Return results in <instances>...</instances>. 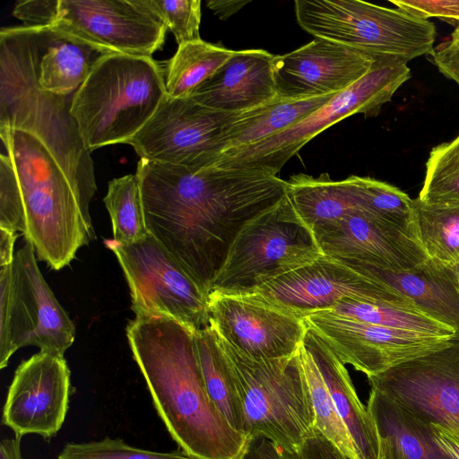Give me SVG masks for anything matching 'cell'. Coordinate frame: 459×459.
<instances>
[{"instance_id": "6da1fadb", "label": "cell", "mask_w": 459, "mask_h": 459, "mask_svg": "<svg viewBox=\"0 0 459 459\" xmlns=\"http://www.w3.org/2000/svg\"><path fill=\"white\" fill-rule=\"evenodd\" d=\"M135 175L149 234L207 294L244 225L287 195V181L251 169L140 159Z\"/></svg>"}, {"instance_id": "7a4b0ae2", "label": "cell", "mask_w": 459, "mask_h": 459, "mask_svg": "<svg viewBox=\"0 0 459 459\" xmlns=\"http://www.w3.org/2000/svg\"><path fill=\"white\" fill-rule=\"evenodd\" d=\"M126 336L157 413L179 448L200 459H238L247 437L212 402L195 333L170 318L135 317Z\"/></svg>"}, {"instance_id": "3957f363", "label": "cell", "mask_w": 459, "mask_h": 459, "mask_svg": "<svg viewBox=\"0 0 459 459\" xmlns=\"http://www.w3.org/2000/svg\"><path fill=\"white\" fill-rule=\"evenodd\" d=\"M18 186L15 232L30 242L38 260L58 271L95 238L90 213L47 146L22 130L0 129Z\"/></svg>"}, {"instance_id": "277c9868", "label": "cell", "mask_w": 459, "mask_h": 459, "mask_svg": "<svg viewBox=\"0 0 459 459\" xmlns=\"http://www.w3.org/2000/svg\"><path fill=\"white\" fill-rule=\"evenodd\" d=\"M160 66L152 56L106 54L76 91L71 108L85 148L126 143L167 96Z\"/></svg>"}, {"instance_id": "5b68a950", "label": "cell", "mask_w": 459, "mask_h": 459, "mask_svg": "<svg viewBox=\"0 0 459 459\" xmlns=\"http://www.w3.org/2000/svg\"><path fill=\"white\" fill-rule=\"evenodd\" d=\"M217 339L236 380L248 436L260 434L281 449L298 451L316 423L299 350L287 358L254 359Z\"/></svg>"}, {"instance_id": "8992f818", "label": "cell", "mask_w": 459, "mask_h": 459, "mask_svg": "<svg viewBox=\"0 0 459 459\" xmlns=\"http://www.w3.org/2000/svg\"><path fill=\"white\" fill-rule=\"evenodd\" d=\"M294 10L298 24L315 38L374 58L408 63L434 48V23L399 7L360 0H296Z\"/></svg>"}, {"instance_id": "52a82bcc", "label": "cell", "mask_w": 459, "mask_h": 459, "mask_svg": "<svg viewBox=\"0 0 459 459\" xmlns=\"http://www.w3.org/2000/svg\"><path fill=\"white\" fill-rule=\"evenodd\" d=\"M323 255L313 230L286 195L240 230L210 292L249 294Z\"/></svg>"}, {"instance_id": "ba28073f", "label": "cell", "mask_w": 459, "mask_h": 459, "mask_svg": "<svg viewBox=\"0 0 459 459\" xmlns=\"http://www.w3.org/2000/svg\"><path fill=\"white\" fill-rule=\"evenodd\" d=\"M411 78L407 63L375 58L370 70L347 90L290 127L261 142L221 155L212 167L251 169L278 176L307 142L343 118L377 115L384 104Z\"/></svg>"}, {"instance_id": "9c48e42d", "label": "cell", "mask_w": 459, "mask_h": 459, "mask_svg": "<svg viewBox=\"0 0 459 459\" xmlns=\"http://www.w3.org/2000/svg\"><path fill=\"white\" fill-rule=\"evenodd\" d=\"M26 241L10 264L0 266V368L26 346L65 354L75 327L43 277Z\"/></svg>"}, {"instance_id": "30bf717a", "label": "cell", "mask_w": 459, "mask_h": 459, "mask_svg": "<svg viewBox=\"0 0 459 459\" xmlns=\"http://www.w3.org/2000/svg\"><path fill=\"white\" fill-rule=\"evenodd\" d=\"M30 27L49 26L110 52L152 56L167 26L146 0H30L23 9Z\"/></svg>"}, {"instance_id": "8fae6325", "label": "cell", "mask_w": 459, "mask_h": 459, "mask_svg": "<svg viewBox=\"0 0 459 459\" xmlns=\"http://www.w3.org/2000/svg\"><path fill=\"white\" fill-rule=\"evenodd\" d=\"M105 245L124 272L135 317L170 318L194 333L210 326L209 294L150 234L130 245Z\"/></svg>"}, {"instance_id": "7c38bea8", "label": "cell", "mask_w": 459, "mask_h": 459, "mask_svg": "<svg viewBox=\"0 0 459 459\" xmlns=\"http://www.w3.org/2000/svg\"><path fill=\"white\" fill-rule=\"evenodd\" d=\"M368 379L371 390L423 428L437 423L459 439V333L441 348Z\"/></svg>"}, {"instance_id": "4fadbf2b", "label": "cell", "mask_w": 459, "mask_h": 459, "mask_svg": "<svg viewBox=\"0 0 459 459\" xmlns=\"http://www.w3.org/2000/svg\"><path fill=\"white\" fill-rule=\"evenodd\" d=\"M245 295L302 319L331 310L344 299L389 303L418 310L411 299L383 281L325 255Z\"/></svg>"}, {"instance_id": "5bb4252c", "label": "cell", "mask_w": 459, "mask_h": 459, "mask_svg": "<svg viewBox=\"0 0 459 459\" xmlns=\"http://www.w3.org/2000/svg\"><path fill=\"white\" fill-rule=\"evenodd\" d=\"M233 114L168 94L126 143L140 159L201 170L218 160L223 128Z\"/></svg>"}, {"instance_id": "9a60e30c", "label": "cell", "mask_w": 459, "mask_h": 459, "mask_svg": "<svg viewBox=\"0 0 459 459\" xmlns=\"http://www.w3.org/2000/svg\"><path fill=\"white\" fill-rule=\"evenodd\" d=\"M304 322L344 365L367 377L436 351L450 338L372 325L330 311L309 315Z\"/></svg>"}, {"instance_id": "2e32d148", "label": "cell", "mask_w": 459, "mask_h": 459, "mask_svg": "<svg viewBox=\"0 0 459 459\" xmlns=\"http://www.w3.org/2000/svg\"><path fill=\"white\" fill-rule=\"evenodd\" d=\"M70 394L71 372L64 354L39 351L16 368L2 422L17 438L37 434L50 439L65 420Z\"/></svg>"}, {"instance_id": "e0dca14e", "label": "cell", "mask_w": 459, "mask_h": 459, "mask_svg": "<svg viewBox=\"0 0 459 459\" xmlns=\"http://www.w3.org/2000/svg\"><path fill=\"white\" fill-rule=\"evenodd\" d=\"M209 316L220 337L254 359L294 355L307 329L304 319L250 295L210 292Z\"/></svg>"}, {"instance_id": "ac0fdd59", "label": "cell", "mask_w": 459, "mask_h": 459, "mask_svg": "<svg viewBox=\"0 0 459 459\" xmlns=\"http://www.w3.org/2000/svg\"><path fill=\"white\" fill-rule=\"evenodd\" d=\"M375 58L349 47L315 38L300 48L274 56L277 98L302 100L342 92L371 68Z\"/></svg>"}, {"instance_id": "d6986e66", "label": "cell", "mask_w": 459, "mask_h": 459, "mask_svg": "<svg viewBox=\"0 0 459 459\" xmlns=\"http://www.w3.org/2000/svg\"><path fill=\"white\" fill-rule=\"evenodd\" d=\"M324 255L391 272L412 270L428 258L414 230L355 212L316 236Z\"/></svg>"}, {"instance_id": "ffe728a7", "label": "cell", "mask_w": 459, "mask_h": 459, "mask_svg": "<svg viewBox=\"0 0 459 459\" xmlns=\"http://www.w3.org/2000/svg\"><path fill=\"white\" fill-rule=\"evenodd\" d=\"M263 49L234 50L233 55L189 97L212 109L241 113L277 98L273 60Z\"/></svg>"}, {"instance_id": "44dd1931", "label": "cell", "mask_w": 459, "mask_h": 459, "mask_svg": "<svg viewBox=\"0 0 459 459\" xmlns=\"http://www.w3.org/2000/svg\"><path fill=\"white\" fill-rule=\"evenodd\" d=\"M344 264L383 281L411 299L420 312L459 333V275L453 264L429 257L420 266L404 272L359 263Z\"/></svg>"}, {"instance_id": "7402d4cb", "label": "cell", "mask_w": 459, "mask_h": 459, "mask_svg": "<svg viewBox=\"0 0 459 459\" xmlns=\"http://www.w3.org/2000/svg\"><path fill=\"white\" fill-rule=\"evenodd\" d=\"M303 345L311 354L328 388L335 410L347 429L359 459H377L375 421L359 400L345 365L326 342L307 327Z\"/></svg>"}, {"instance_id": "603a6c76", "label": "cell", "mask_w": 459, "mask_h": 459, "mask_svg": "<svg viewBox=\"0 0 459 459\" xmlns=\"http://www.w3.org/2000/svg\"><path fill=\"white\" fill-rule=\"evenodd\" d=\"M334 95L302 100L275 98L250 110L233 114L223 128L220 157L227 152L257 143L290 127L320 108Z\"/></svg>"}, {"instance_id": "cb8c5ba5", "label": "cell", "mask_w": 459, "mask_h": 459, "mask_svg": "<svg viewBox=\"0 0 459 459\" xmlns=\"http://www.w3.org/2000/svg\"><path fill=\"white\" fill-rule=\"evenodd\" d=\"M287 195L315 236L359 211L346 179L334 181L326 173L291 176Z\"/></svg>"}, {"instance_id": "d4e9b609", "label": "cell", "mask_w": 459, "mask_h": 459, "mask_svg": "<svg viewBox=\"0 0 459 459\" xmlns=\"http://www.w3.org/2000/svg\"><path fill=\"white\" fill-rule=\"evenodd\" d=\"M195 340L202 375L212 402L231 428L247 437V425L236 380L214 329L210 325L196 331Z\"/></svg>"}, {"instance_id": "484cf974", "label": "cell", "mask_w": 459, "mask_h": 459, "mask_svg": "<svg viewBox=\"0 0 459 459\" xmlns=\"http://www.w3.org/2000/svg\"><path fill=\"white\" fill-rule=\"evenodd\" d=\"M233 53L234 50L203 39L178 46L167 64L165 84L168 95L175 99L189 98Z\"/></svg>"}, {"instance_id": "4316f807", "label": "cell", "mask_w": 459, "mask_h": 459, "mask_svg": "<svg viewBox=\"0 0 459 459\" xmlns=\"http://www.w3.org/2000/svg\"><path fill=\"white\" fill-rule=\"evenodd\" d=\"M367 407L377 431L391 440L404 459H446L427 429L373 390Z\"/></svg>"}, {"instance_id": "83f0119b", "label": "cell", "mask_w": 459, "mask_h": 459, "mask_svg": "<svg viewBox=\"0 0 459 459\" xmlns=\"http://www.w3.org/2000/svg\"><path fill=\"white\" fill-rule=\"evenodd\" d=\"M413 230L430 258L447 264L459 259V204L413 200Z\"/></svg>"}, {"instance_id": "f1b7e54d", "label": "cell", "mask_w": 459, "mask_h": 459, "mask_svg": "<svg viewBox=\"0 0 459 459\" xmlns=\"http://www.w3.org/2000/svg\"><path fill=\"white\" fill-rule=\"evenodd\" d=\"M328 311L372 325L423 334L451 337L455 333L418 310L389 303L344 299Z\"/></svg>"}, {"instance_id": "f546056e", "label": "cell", "mask_w": 459, "mask_h": 459, "mask_svg": "<svg viewBox=\"0 0 459 459\" xmlns=\"http://www.w3.org/2000/svg\"><path fill=\"white\" fill-rule=\"evenodd\" d=\"M103 201L111 219L113 241L120 245H130L149 235L140 185L135 174L109 181Z\"/></svg>"}, {"instance_id": "4dcf8cb0", "label": "cell", "mask_w": 459, "mask_h": 459, "mask_svg": "<svg viewBox=\"0 0 459 459\" xmlns=\"http://www.w3.org/2000/svg\"><path fill=\"white\" fill-rule=\"evenodd\" d=\"M345 179L359 212L413 230V200L404 192L368 177L351 176Z\"/></svg>"}, {"instance_id": "1f68e13d", "label": "cell", "mask_w": 459, "mask_h": 459, "mask_svg": "<svg viewBox=\"0 0 459 459\" xmlns=\"http://www.w3.org/2000/svg\"><path fill=\"white\" fill-rule=\"evenodd\" d=\"M299 354L310 392L316 418L315 427L350 458L359 459L350 434L335 410L324 378L303 342Z\"/></svg>"}, {"instance_id": "d6a6232c", "label": "cell", "mask_w": 459, "mask_h": 459, "mask_svg": "<svg viewBox=\"0 0 459 459\" xmlns=\"http://www.w3.org/2000/svg\"><path fill=\"white\" fill-rule=\"evenodd\" d=\"M418 198L429 204H459V134L430 151Z\"/></svg>"}, {"instance_id": "836d02e7", "label": "cell", "mask_w": 459, "mask_h": 459, "mask_svg": "<svg viewBox=\"0 0 459 459\" xmlns=\"http://www.w3.org/2000/svg\"><path fill=\"white\" fill-rule=\"evenodd\" d=\"M57 459H200L178 449L155 452L126 444L120 438L66 444Z\"/></svg>"}, {"instance_id": "e575fe53", "label": "cell", "mask_w": 459, "mask_h": 459, "mask_svg": "<svg viewBox=\"0 0 459 459\" xmlns=\"http://www.w3.org/2000/svg\"><path fill=\"white\" fill-rule=\"evenodd\" d=\"M173 33L178 46L201 39L200 0H146Z\"/></svg>"}, {"instance_id": "d590c367", "label": "cell", "mask_w": 459, "mask_h": 459, "mask_svg": "<svg viewBox=\"0 0 459 459\" xmlns=\"http://www.w3.org/2000/svg\"><path fill=\"white\" fill-rule=\"evenodd\" d=\"M391 3L427 20L437 17L459 22V0H391Z\"/></svg>"}, {"instance_id": "8d00e7d4", "label": "cell", "mask_w": 459, "mask_h": 459, "mask_svg": "<svg viewBox=\"0 0 459 459\" xmlns=\"http://www.w3.org/2000/svg\"><path fill=\"white\" fill-rule=\"evenodd\" d=\"M429 56L438 71L459 86V22L450 38L434 48Z\"/></svg>"}, {"instance_id": "74e56055", "label": "cell", "mask_w": 459, "mask_h": 459, "mask_svg": "<svg viewBox=\"0 0 459 459\" xmlns=\"http://www.w3.org/2000/svg\"><path fill=\"white\" fill-rule=\"evenodd\" d=\"M299 459H351L316 427L298 450Z\"/></svg>"}, {"instance_id": "f35d334b", "label": "cell", "mask_w": 459, "mask_h": 459, "mask_svg": "<svg viewBox=\"0 0 459 459\" xmlns=\"http://www.w3.org/2000/svg\"><path fill=\"white\" fill-rule=\"evenodd\" d=\"M238 459H282L280 448L266 437L255 434L247 437Z\"/></svg>"}, {"instance_id": "ab89813d", "label": "cell", "mask_w": 459, "mask_h": 459, "mask_svg": "<svg viewBox=\"0 0 459 459\" xmlns=\"http://www.w3.org/2000/svg\"><path fill=\"white\" fill-rule=\"evenodd\" d=\"M430 437L446 459H459V439L446 429L437 423L428 426Z\"/></svg>"}, {"instance_id": "60d3db41", "label": "cell", "mask_w": 459, "mask_h": 459, "mask_svg": "<svg viewBox=\"0 0 459 459\" xmlns=\"http://www.w3.org/2000/svg\"><path fill=\"white\" fill-rule=\"evenodd\" d=\"M18 233L0 229V266L10 264L14 258V243Z\"/></svg>"}, {"instance_id": "b9f144b4", "label": "cell", "mask_w": 459, "mask_h": 459, "mask_svg": "<svg viewBox=\"0 0 459 459\" xmlns=\"http://www.w3.org/2000/svg\"><path fill=\"white\" fill-rule=\"evenodd\" d=\"M248 1H221V0H210L207 2V6L211 9L220 19L226 20L234 13H238Z\"/></svg>"}, {"instance_id": "7bdbcfd3", "label": "cell", "mask_w": 459, "mask_h": 459, "mask_svg": "<svg viewBox=\"0 0 459 459\" xmlns=\"http://www.w3.org/2000/svg\"><path fill=\"white\" fill-rule=\"evenodd\" d=\"M0 459H23L21 451V439L5 438L0 444Z\"/></svg>"}, {"instance_id": "ee69618b", "label": "cell", "mask_w": 459, "mask_h": 459, "mask_svg": "<svg viewBox=\"0 0 459 459\" xmlns=\"http://www.w3.org/2000/svg\"><path fill=\"white\" fill-rule=\"evenodd\" d=\"M378 456L377 459H404L393 445L391 440L377 431Z\"/></svg>"}, {"instance_id": "f6af8a7d", "label": "cell", "mask_w": 459, "mask_h": 459, "mask_svg": "<svg viewBox=\"0 0 459 459\" xmlns=\"http://www.w3.org/2000/svg\"><path fill=\"white\" fill-rule=\"evenodd\" d=\"M280 450L282 459H299L298 451H290L281 448H280Z\"/></svg>"}, {"instance_id": "bcb514c9", "label": "cell", "mask_w": 459, "mask_h": 459, "mask_svg": "<svg viewBox=\"0 0 459 459\" xmlns=\"http://www.w3.org/2000/svg\"><path fill=\"white\" fill-rule=\"evenodd\" d=\"M454 264V266H455V270H456V272H457V273L459 275V259L455 264Z\"/></svg>"}]
</instances>
